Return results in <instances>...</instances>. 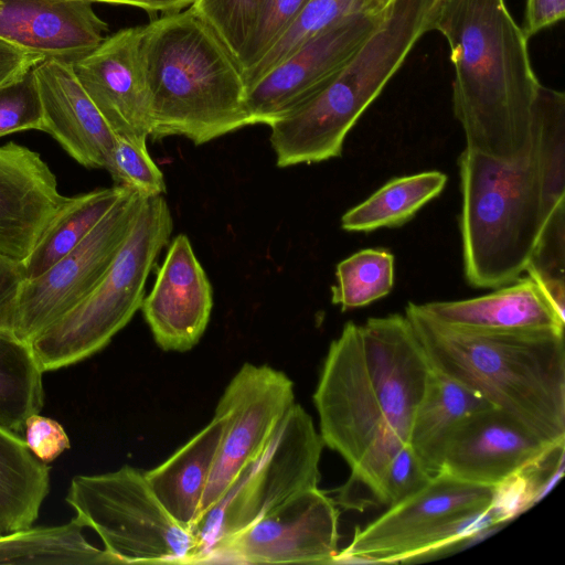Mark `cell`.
Instances as JSON below:
<instances>
[{"mask_svg":"<svg viewBox=\"0 0 565 565\" xmlns=\"http://www.w3.org/2000/svg\"><path fill=\"white\" fill-rule=\"evenodd\" d=\"M430 369L408 319L398 313L349 321L331 342L312 399L324 446L351 468L335 503L359 511L377 505V481L408 443Z\"/></svg>","mask_w":565,"mask_h":565,"instance_id":"6da1fadb","label":"cell"},{"mask_svg":"<svg viewBox=\"0 0 565 565\" xmlns=\"http://www.w3.org/2000/svg\"><path fill=\"white\" fill-rule=\"evenodd\" d=\"M463 271L475 288H500L525 271L553 212L565 203V95L541 85L527 148L499 160L459 157Z\"/></svg>","mask_w":565,"mask_h":565,"instance_id":"7a4b0ae2","label":"cell"},{"mask_svg":"<svg viewBox=\"0 0 565 565\" xmlns=\"http://www.w3.org/2000/svg\"><path fill=\"white\" fill-rule=\"evenodd\" d=\"M427 30L450 50L452 109L466 148L499 160L524 152L542 84L505 0H434Z\"/></svg>","mask_w":565,"mask_h":565,"instance_id":"3957f363","label":"cell"},{"mask_svg":"<svg viewBox=\"0 0 565 565\" xmlns=\"http://www.w3.org/2000/svg\"><path fill=\"white\" fill-rule=\"evenodd\" d=\"M429 364L479 393L546 444L565 441L564 330L482 331L405 309Z\"/></svg>","mask_w":565,"mask_h":565,"instance_id":"277c9868","label":"cell"},{"mask_svg":"<svg viewBox=\"0 0 565 565\" xmlns=\"http://www.w3.org/2000/svg\"><path fill=\"white\" fill-rule=\"evenodd\" d=\"M140 53L152 140L180 136L203 145L250 125L241 67L192 6L143 25Z\"/></svg>","mask_w":565,"mask_h":565,"instance_id":"5b68a950","label":"cell"},{"mask_svg":"<svg viewBox=\"0 0 565 565\" xmlns=\"http://www.w3.org/2000/svg\"><path fill=\"white\" fill-rule=\"evenodd\" d=\"M434 0H395L380 26L313 95L269 125L276 164L340 157L347 135L428 32Z\"/></svg>","mask_w":565,"mask_h":565,"instance_id":"8992f818","label":"cell"},{"mask_svg":"<svg viewBox=\"0 0 565 565\" xmlns=\"http://www.w3.org/2000/svg\"><path fill=\"white\" fill-rule=\"evenodd\" d=\"M172 230V214L164 198H146L98 284L29 342L43 373L92 356L126 327L141 307L147 278Z\"/></svg>","mask_w":565,"mask_h":565,"instance_id":"52a82bcc","label":"cell"},{"mask_svg":"<svg viewBox=\"0 0 565 565\" xmlns=\"http://www.w3.org/2000/svg\"><path fill=\"white\" fill-rule=\"evenodd\" d=\"M494 487L438 472L414 495L356 529L335 563H403L472 540L503 522L491 507Z\"/></svg>","mask_w":565,"mask_h":565,"instance_id":"ba28073f","label":"cell"},{"mask_svg":"<svg viewBox=\"0 0 565 565\" xmlns=\"http://www.w3.org/2000/svg\"><path fill=\"white\" fill-rule=\"evenodd\" d=\"M65 501L120 564L199 563L196 535L167 511L145 472L131 466L75 476Z\"/></svg>","mask_w":565,"mask_h":565,"instance_id":"9c48e42d","label":"cell"},{"mask_svg":"<svg viewBox=\"0 0 565 565\" xmlns=\"http://www.w3.org/2000/svg\"><path fill=\"white\" fill-rule=\"evenodd\" d=\"M324 444L311 416L299 405L288 411L263 454L210 508L193 533L199 563L222 540L254 523L291 495L318 487Z\"/></svg>","mask_w":565,"mask_h":565,"instance_id":"30bf717a","label":"cell"},{"mask_svg":"<svg viewBox=\"0 0 565 565\" xmlns=\"http://www.w3.org/2000/svg\"><path fill=\"white\" fill-rule=\"evenodd\" d=\"M146 198L127 188L74 249L42 275L22 282L9 327L14 337L29 343L90 292L124 244Z\"/></svg>","mask_w":565,"mask_h":565,"instance_id":"8fae6325","label":"cell"},{"mask_svg":"<svg viewBox=\"0 0 565 565\" xmlns=\"http://www.w3.org/2000/svg\"><path fill=\"white\" fill-rule=\"evenodd\" d=\"M294 404V384L281 371L245 363L236 372L215 408L214 415L224 422V434L199 521L263 454Z\"/></svg>","mask_w":565,"mask_h":565,"instance_id":"7c38bea8","label":"cell"},{"mask_svg":"<svg viewBox=\"0 0 565 565\" xmlns=\"http://www.w3.org/2000/svg\"><path fill=\"white\" fill-rule=\"evenodd\" d=\"M338 527L335 502L318 487L306 489L218 542L205 562L333 564Z\"/></svg>","mask_w":565,"mask_h":565,"instance_id":"4fadbf2b","label":"cell"},{"mask_svg":"<svg viewBox=\"0 0 565 565\" xmlns=\"http://www.w3.org/2000/svg\"><path fill=\"white\" fill-rule=\"evenodd\" d=\"M391 7L332 25L247 87L249 124L269 126L318 92L380 26Z\"/></svg>","mask_w":565,"mask_h":565,"instance_id":"5bb4252c","label":"cell"},{"mask_svg":"<svg viewBox=\"0 0 565 565\" xmlns=\"http://www.w3.org/2000/svg\"><path fill=\"white\" fill-rule=\"evenodd\" d=\"M142 26L117 31L72 62L82 87L116 136L150 137L151 111L140 43Z\"/></svg>","mask_w":565,"mask_h":565,"instance_id":"9a60e30c","label":"cell"},{"mask_svg":"<svg viewBox=\"0 0 565 565\" xmlns=\"http://www.w3.org/2000/svg\"><path fill=\"white\" fill-rule=\"evenodd\" d=\"M552 445L492 406L468 415L454 428L440 471L465 482L495 487Z\"/></svg>","mask_w":565,"mask_h":565,"instance_id":"2e32d148","label":"cell"},{"mask_svg":"<svg viewBox=\"0 0 565 565\" xmlns=\"http://www.w3.org/2000/svg\"><path fill=\"white\" fill-rule=\"evenodd\" d=\"M213 307L210 280L190 239L173 238L141 311L156 343L164 351L185 352L203 335Z\"/></svg>","mask_w":565,"mask_h":565,"instance_id":"e0dca14e","label":"cell"},{"mask_svg":"<svg viewBox=\"0 0 565 565\" xmlns=\"http://www.w3.org/2000/svg\"><path fill=\"white\" fill-rule=\"evenodd\" d=\"M85 0H0V39L42 60L67 62L96 49L108 24Z\"/></svg>","mask_w":565,"mask_h":565,"instance_id":"ac0fdd59","label":"cell"},{"mask_svg":"<svg viewBox=\"0 0 565 565\" xmlns=\"http://www.w3.org/2000/svg\"><path fill=\"white\" fill-rule=\"evenodd\" d=\"M65 200L40 153L14 141L0 146V253L26 258Z\"/></svg>","mask_w":565,"mask_h":565,"instance_id":"d6986e66","label":"cell"},{"mask_svg":"<svg viewBox=\"0 0 565 565\" xmlns=\"http://www.w3.org/2000/svg\"><path fill=\"white\" fill-rule=\"evenodd\" d=\"M44 131L79 164L105 169L115 132L78 82L71 62L46 58L33 66Z\"/></svg>","mask_w":565,"mask_h":565,"instance_id":"ffe728a7","label":"cell"},{"mask_svg":"<svg viewBox=\"0 0 565 565\" xmlns=\"http://www.w3.org/2000/svg\"><path fill=\"white\" fill-rule=\"evenodd\" d=\"M420 307L434 319L465 329L520 332L565 328V317L530 277L518 278L486 296L427 302Z\"/></svg>","mask_w":565,"mask_h":565,"instance_id":"44dd1931","label":"cell"},{"mask_svg":"<svg viewBox=\"0 0 565 565\" xmlns=\"http://www.w3.org/2000/svg\"><path fill=\"white\" fill-rule=\"evenodd\" d=\"M224 434L217 415L156 468L145 472L152 491L167 511L193 532L202 499Z\"/></svg>","mask_w":565,"mask_h":565,"instance_id":"7402d4cb","label":"cell"},{"mask_svg":"<svg viewBox=\"0 0 565 565\" xmlns=\"http://www.w3.org/2000/svg\"><path fill=\"white\" fill-rule=\"evenodd\" d=\"M488 407L492 405L479 393L431 366L408 438L409 446L431 476L440 472L447 439L458 423Z\"/></svg>","mask_w":565,"mask_h":565,"instance_id":"603a6c76","label":"cell"},{"mask_svg":"<svg viewBox=\"0 0 565 565\" xmlns=\"http://www.w3.org/2000/svg\"><path fill=\"white\" fill-rule=\"evenodd\" d=\"M50 491V468L19 434L0 427V534L33 525Z\"/></svg>","mask_w":565,"mask_h":565,"instance_id":"cb8c5ba5","label":"cell"},{"mask_svg":"<svg viewBox=\"0 0 565 565\" xmlns=\"http://www.w3.org/2000/svg\"><path fill=\"white\" fill-rule=\"evenodd\" d=\"M126 186L96 189L66 198L26 258L24 280L33 279L74 249L116 204Z\"/></svg>","mask_w":565,"mask_h":565,"instance_id":"d4e9b609","label":"cell"},{"mask_svg":"<svg viewBox=\"0 0 565 565\" xmlns=\"http://www.w3.org/2000/svg\"><path fill=\"white\" fill-rule=\"evenodd\" d=\"M85 526L73 518L53 526H36L0 534V565L63 564L113 565L120 562L105 548L92 545Z\"/></svg>","mask_w":565,"mask_h":565,"instance_id":"484cf974","label":"cell"},{"mask_svg":"<svg viewBox=\"0 0 565 565\" xmlns=\"http://www.w3.org/2000/svg\"><path fill=\"white\" fill-rule=\"evenodd\" d=\"M447 183L440 171H426L395 178L341 217L349 232H370L401 226L425 204L438 196Z\"/></svg>","mask_w":565,"mask_h":565,"instance_id":"4316f807","label":"cell"},{"mask_svg":"<svg viewBox=\"0 0 565 565\" xmlns=\"http://www.w3.org/2000/svg\"><path fill=\"white\" fill-rule=\"evenodd\" d=\"M43 371L30 344L0 329V427L21 434L44 405Z\"/></svg>","mask_w":565,"mask_h":565,"instance_id":"83f0119b","label":"cell"},{"mask_svg":"<svg viewBox=\"0 0 565 565\" xmlns=\"http://www.w3.org/2000/svg\"><path fill=\"white\" fill-rule=\"evenodd\" d=\"M394 1L309 0L295 21L268 52L247 72L243 73L246 88L324 30L354 15L383 12Z\"/></svg>","mask_w":565,"mask_h":565,"instance_id":"f1b7e54d","label":"cell"},{"mask_svg":"<svg viewBox=\"0 0 565 565\" xmlns=\"http://www.w3.org/2000/svg\"><path fill=\"white\" fill-rule=\"evenodd\" d=\"M331 301L342 311L364 307L388 295L394 284V256L385 249H362L340 262Z\"/></svg>","mask_w":565,"mask_h":565,"instance_id":"f546056e","label":"cell"},{"mask_svg":"<svg viewBox=\"0 0 565 565\" xmlns=\"http://www.w3.org/2000/svg\"><path fill=\"white\" fill-rule=\"evenodd\" d=\"M565 203L550 216L525 267L530 277L565 317Z\"/></svg>","mask_w":565,"mask_h":565,"instance_id":"4dcf8cb0","label":"cell"},{"mask_svg":"<svg viewBox=\"0 0 565 565\" xmlns=\"http://www.w3.org/2000/svg\"><path fill=\"white\" fill-rule=\"evenodd\" d=\"M105 169L117 185L145 196L162 195L166 191L163 174L149 154L146 138L116 136Z\"/></svg>","mask_w":565,"mask_h":565,"instance_id":"1f68e13d","label":"cell"},{"mask_svg":"<svg viewBox=\"0 0 565 565\" xmlns=\"http://www.w3.org/2000/svg\"><path fill=\"white\" fill-rule=\"evenodd\" d=\"M268 0H196L192 6L216 31L236 61Z\"/></svg>","mask_w":565,"mask_h":565,"instance_id":"d6a6232c","label":"cell"},{"mask_svg":"<svg viewBox=\"0 0 565 565\" xmlns=\"http://www.w3.org/2000/svg\"><path fill=\"white\" fill-rule=\"evenodd\" d=\"M23 130L44 131L43 108L33 67L0 87V138Z\"/></svg>","mask_w":565,"mask_h":565,"instance_id":"836d02e7","label":"cell"},{"mask_svg":"<svg viewBox=\"0 0 565 565\" xmlns=\"http://www.w3.org/2000/svg\"><path fill=\"white\" fill-rule=\"evenodd\" d=\"M433 477L407 443L383 470L375 489L376 504L393 507L417 493Z\"/></svg>","mask_w":565,"mask_h":565,"instance_id":"e575fe53","label":"cell"},{"mask_svg":"<svg viewBox=\"0 0 565 565\" xmlns=\"http://www.w3.org/2000/svg\"><path fill=\"white\" fill-rule=\"evenodd\" d=\"M309 0H268L237 63L242 74L254 66L279 40Z\"/></svg>","mask_w":565,"mask_h":565,"instance_id":"d590c367","label":"cell"},{"mask_svg":"<svg viewBox=\"0 0 565 565\" xmlns=\"http://www.w3.org/2000/svg\"><path fill=\"white\" fill-rule=\"evenodd\" d=\"M23 433L29 450L44 463L54 461L71 447L63 426L40 414H33L25 420Z\"/></svg>","mask_w":565,"mask_h":565,"instance_id":"8d00e7d4","label":"cell"},{"mask_svg":"<svg viewBox=\"0 0 565 565\" xmlns=\"http://www.w3.org/2000/svg\"><path fill=\"white\" fill-rule=\"evenodd\" d=\"M24 279L22 260L0 253V329L9 330L15 299Z\"/></svg>","mask_w":565,"mask_h":565,"instance_id":"74e56055","label":"cell"},{"mask_svg":"<svg viewBox=\"0 0 565 565\" xmlns=\"http://www.w3.org/2000/svg\"><path fill=\"white\" fill-rule=\"evenodd\" d=\"M564 15L565 0H526L522 32L529 40L563 20Z\"/></svg>","mask_w":565,"mask_h":565,"instance_id":"f35d334b","label":"cell"},{"mask_svg":"<svg viewBox=\"0 0 565 565\" xmlns=\"http://www.w3.org/2000/svg\"><path fill=\"white\" fill-rule=\"evenodd\" d=\"M41 61L43 60L0 39V87L20 77Z\"/></svg>","mask_w":565,"mask_h":565,"instance_id":"ab89813d","label":"cell"},{"mask_svg":"<svg viewBox=\"0 0 565 565\" xmlns=\"http://www.w3.org/2000/svg\"><path fill=\"white\" fill-rule=\"evenodd\" d=\"M88 2H104L113 4H127L140 8L150 15L159 12L173 13L184 10L194 4L196 0H85Z\"/></svg>","mask_w":565,"mask_h":565,"instance_id":"60d3db41","label":"cell"}]
</instances>
